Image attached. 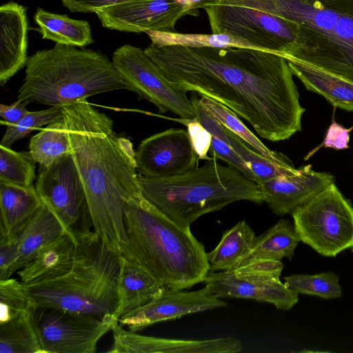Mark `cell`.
Segmentation results:
<instances>
[{
	"label": "cell",
	"mask_w": 353,
	"mask_h": 353,
	"mask_svg": "<svg viewBox=\"0 0 353 353\" xmlns=\"http://www.w3.org/2000/svg\"><path fill=\"white\" fill-rule=\"evenodd\" d=\"M333 183L332 174L315 171L307 165L293 174L280 175L258 185L263 202L273 213L283 216L292 213Z\"/></svg>",
	"instance_id": "cell-18"
},
{
	"label": "cell",
	"mask_w": 353,
	"mask_h": 353,
	"mask_svg": "<svg viewBox=\"0 0 353 353\" xmlns=\"http://www.w3.org/2000/svg\"><path fill=\"white\" fill-rule=\"evenodd\" d=\"M137 170L143 176L164 178L183 174L199 157L187 130L169 128L143 139L136 150Z\"/></svg>",
	"instance_id": "cell-15"
},
{
	"label": "cell",
	"mask_w": 353,
	"mask_h": 353,
	"mask_svg": "<svg viewBox=\"0 0 353 353\" xmlns=\"http://www.w3.org/2000/svg\"><path fill=\"white\" fill-rule=\"evenodd\" d=\"M119 90L130 88L105 54L57 43L28 57L17 100L63 107Z\"/></svg>",
	"instance_id": "cell-5"
},
{
	"label": "cell",
	"mask_w": 353,
	"mask_h": 353,
	"mask_svg": "<svg viewBox=\"0 0 353 353\" xmlns=\"http://www.w3.org/2000/svg\"><path fill=\"white\" fill-rule=\"evenodd\" d=\"M143 196L181 227L239 201L263 202L259 185L212 158L183 174L164 178L138 175Z\"/></svg>",
	"instance_id": "cell-6"
},
{
	"label": "cell",
	"mask_w": 353,
	"mask_h": 353,
	"mask_svg": "<svg viewBox=\"0 0 353 353\" xmlns=\"http://www.w3.org/2000/svg\"><path fill=\"white\" fill-rule=\"evenodd\" d=\"M112 61L130 90L153 103L160 113L171 112L184 120L196 119L187 92L172 83L144 50L125 44L115 50Z\"/></svg>",
	"instance_id": "cell-13"
},
{
	"label": "cell",
	"mask_w": 353,
	"mask_h": 353,
	"mask_svg": "<svg viewBox=\"0 0 353 353\" xmlns=\"http://www.w3.org/2000/svg\"><path fill=\"white\" fill-rule=\"evenodd\" d=\"M110 353H237L242 343L232 336L187 340L145 336L130 331L116 321L112 327Z\"/></svg>",
	"instance_id": "cell-17"
},
{
	"label": "cell",
	"mask_w": 353,
	"mask_h": 353,
	"mask_svg": "<svg viewBox=\"0 0 353 353\" xmlns=\"http://www.w3.org/2000/svg\"><path fill=\"white\" fill-rule=\"evenodd\" d=\"M94 13L103 27L123 32H175L176 21L198 11L183 0H137L102 8Z\"/></svg>",
	"instance_id": "cell-14"
},
{
	"label": "cell",
	"mask_w": 353,
	"mask_h": 353,
	"mask_svg": "<svg viewBox=\"0 0 353 353\" xmlns=\"http://www.w3.org/2000/svg\"><path fill=\"white\" fill-rule=\"evenodd\" d=\"M71 144L63 117L52 122L32 137L29 152L41 167L49 166L71 154Z\"/></svg>",
	"instance_id": "cell-29"
},
{
	"label": "cell",
	"mask_w": 353,
	"mask_h": 353,
	"mask_svg": "<svg viewBox=\"0 0 353 353\" xmlns=\"http://www.w3.org/2000/svg\"><path fill=\"white\" fill-rule=\"evenodd\" d=\"M19 260L17 239H8L0 234V280L11 278L20 270Z\"/></svg>",
	"instance_id": "cell-36"
},
{
	"label": "cell",
	"mask_w": 353,
	"mask_h": 353,
	"mask_svg": "<svg viewBox=\"0 0 353 353\" xmlns=\"http://www.w3.org/2000/svg\"><path fill=\"white\" fill-rule=\"evenodd\" d=\"M303 243L324 256L353 251V206L334 183L292 212Z\"/></svg>",
	"instance_id": "cell-8"
},
{
	"label": "cell",
	"mask_w": 353,
	"mask_h": 353,
	"mask_svg": "<svg viewBox=\"0 0 353 353\" xmlns=\"http://www.w3.org/2000/svg\"><path fill=\"white\" fill-rule=\"evenodd\" d=\"M0 353H44L30 310L0 324Z\"/></svg>",
	"instance_id": "cell-30"
},
{
	"label": "cell",
	"mask_w": 353,
	"mask_h": 353,
	"mask_svg": "<svg viewBox=\"0 0 353 353\" xmlns=\"http://www.w3.org/2000/svg\"><path fill=\"white\" fill-rule=\"evenodd\" d=\"M63 117V107L59 106H50L45 110L29 112L18 123L6 125V130L0 145L10 147L14 142L27 137L41 126Z\"/></svg>",
	"instance_id": "cell-33"
},
{
	"label": "cell",
	"mask_w": 353,
	"mask_h": 353,
	"mask_svg": "<svg viewBox=\"0 0 353 353\" xmlns=\"http://www.w3.org/2000/svg\"><path fill=\"white\" fill-rule=\"evenodd\" d=\"M199 103L223 126L237 135L254 151L275 163L294 166L292 162L285 155L269 149L228 108L202 96L199 98Z\"/></svg>",
	"instance_id": "cell-28"
},
{
	"label": "cell",
	"mask_w": 353,
	"mask_h": 353,
	"mask_svg": "<svg viewBox=\"0 0 353 353\" xmlns=\"http://www.w3.org/2000/svg\"><path fill=\"white\" fill-rule=\"evenodd\" d=\"M29 103L17 100L11 105H0V116L6 125L18 123L30 111L26 108Z\"/></svg>",
	"instance_id": "cell-40"
},
{
	"label": "cell",
	"mask_w": 353,
	"mask_h": 353,
	"mask_svg": "<svg viewBox=\"0 0 353 353\" xmlns=\"http://www.w3.org/2000/svg\"><path fill=\"white\" fill-rule=\"evenodd\" d=\"M245 221H239L222 235L217 245L207 252L210 272H232L251 251L256 239Z\"/></svg>",
	"instance_id": "cell-24"
},
{
	"label": "cell",
	"mask_w": 353,
	"mask_h": 353,
	"mask_svg": "<svg viewBox=\"0 0 353 353\" xmlns=\"http://www.w3.org/2000/svg\"><path fill=\"white\" fill-rule=\"evenodd\" d=\"M299 25L296 43L284 57L353 83V0H230Z\"/></svg>",
	"instance_id": "cell-4"
},
{
	"label": "cell",
	"mask_w": 353,
	"mask_h": 353,
	"mask_svg": "<svg viewBox=\"0 0 353 353\" xmlns=\"http://www.w3.org/2000/svg\"><path fill=\"white\" fill-rule=\"evenodd\" d=\"M144 52L177 88L223 104L265 139L284 141L301 130L305 110L288 61L279 54L152 41Z\"/></svg>",
	"instance_id": "cell-1"
},
{
	"label": "cell",
	"mask_w": 353,
	"mask_h": 353,
	"mask_svg": "<svg viewBox=\"0 0 353 353\" xmlns=\"http://www.w3.org/2000/svg\"><path fill=\"white\" fill-rule=\"evenodd\" d=\"M203 9L212 34L228 36L247 48L285 57L296 43L299 25L284 18L246 6L212 4Z\"/></svg>",
	"instance_id": "cell-9"
},
{
	"label": "cell",
	"mask_w": 353,
	"mask_h": 353,
	"mask_svg": "<svg viewBox=\"0 0 353 353\" xmlns=\"http://www.w3.org/2000/svg\"><path fill=\"white\" fill-rule=\"evenodd\" d=\"M63 232L65 230L60 221L43 204L17 237L20 270L28 265L43 247Z\"/></svg>",
	"instance_id": "cell-25"
},
{
	"label": "cell",
	"mask_w": 353,
	"mask_h": 353,
	"mask_svg": "<svg viewBox=\"0 0 353 353\" xmlns=\"http://www.w3.org/2000/svg\"><path fill=\"white\" fill-rule=\"evenodd\" d=\"M120 265V255L94 232L77 243L74 263L67 273L22 285L32 307H52L113 317L118 303Z\"/></svg>",
	"instance_id": "cell-7"
},
{
	"label": "cell",
	"mask_w": 353,
	"mask_h": 353,
	"mask_svg": "<svg viewBox=\"0 0 353 353\" xmlns=\"http://www.w3.org/2000/svg\"><path fill=\"white\" fill-rule=\"evenodd\" d=\"M72 12H95L97 10L137 0H61Z\"/></svg>",
	"instance_id": "cell-39"
},
{
	"label": "cell",
	"mask_w": 353,
	"mask_h": 353,
	"mask_svg": "<svg viewBox=\"0 0 353 353\" xmlns=\"http://www.w3.org/2000/svg\"><path fill=\"white\" fill-rule=\"evenodd\" d=\"M77 243L65 232L43 247L26 267L17 272L19 281L30 284L52 279L72 267Z\"/></svg>",
	"instance_id": "cell-20"
},
{
	"label": "cell",
	"mask_w": 353,
	"mask_h": 353,
	"mask_svg": "<svg viewBox=\"0 0 353 353\" xmlns=\"http://www.w3.org/2000/svg\"><path fill=\"white\" fill-rule=\"evenodd\" d=\"M227 306L225 301L211 294L205 287L186 291L163 286L150 301L127 313L117 322L138 332L155 323Z\"/></svg>",
	"instance_id": "cell-16"
},
{
	"label": "cell",
	"mask_w": 353,
	"mask_h": 353,
	"mask_svg": "<svg viewBox=\"0 0 353 353\" xmlns=\"http://www.w3.org/2000/svg\"><path fill=\"white\" fill-rule=\"evenodd\" d=\"M210 154L214 159H219L230 166L236 169L249 179L256 183V179L243 160L225 142L213 137L210 148Z\"/></svg>",
	"instance_id": "cell-35"
},
{
	"label": "cell",
	"mask_w": 353,
	"mask_h": 353,
	"mask_svg": "<svg viewBox=\"0 0 353 353\" xmlns=\"http://www.w3.org/2000/svg\"><path fill=\"white\" fill-rule=\"evenodd\" d=\"M43 204L35 186L27 188L0 182V234L8 239H17Z\"/></svg>",
	"instance_id": "cell-21"
},
{
	"label": "cell",
	"mask_w": 353,
	"mask_h": 353,
	"mask_svg": "<svg viewBox=\"0 0 353 353\" xmlns=\"http://www.w3.org/2000/svg\"><path fill=\"white\" fill-rule=\"evenodd\" d=\"M36 163L30 152H17L0 145V182L34 187Z\"/></svg>",
	"instance_id": "cell-31"
},
{
	"label": "cell",
	"mask_w": 353,
	"mask_h": 353,
	"mask_svg": "<svg viewBox=\"0 0 353 353\" xmlns=\"http://www.w3.org/2000/svg\"><path fill=\"white\" fill-rule=\"evenodd\" d=\"M126 240L119 255L149 273L161 286L185 290L210 271L203 243L143 195L125 205Z\"/></svg>",
	"instance_id": "cell-3"
},
{
	"label": "cell",
	"mask_w": 353,
	"mask_h": 353,
	"mask_svg": "<svg viewBox=\"0 0 353 353\" xmlns=\"http://www.w3.org/2000/svg\"><path fill=\"white\" fill-rule=\"evenodd\" d=\"M26 9L15 2L0 7V84L3 85L28 61Z\"/></svg>",
	"instance_id": "cell-19"
},
{
	"label": "cell",
	"mask_w": 353,
	"mask_h": 353,
	"mask_svg": "<svg viewBox=\"0 0 353 353\" xmlns=\"http://www.w3.org/2000/svg\"><path fill=\"white\" fill-rule=\"evenodd\" d=\"M353 129L345 128L336 121H333L330 125L323 142L305 157L307 159L314 154L320 148H331L335 150H344L349 147L350 132Z\"/></svg>",
	"instance_id": "cell-38"
},
{
	"label": "cell",
	"mask_w": 353,
	"mask_h": 353,
	"mask_svg": "<svg viewBox=\"0 0 353 353\" xmlns=\"http://www.w3.org/2000/svg\"><path fill=\"white\" fill-rule=\"evenodd\" d=\"M63 111L94 230L119 254L126 240L125 205L142 196L136 151L130 139L114 132L112 119L87 99L63 106Z\"/></svg>",
	"instance_id": "cell-2"
},
{
	"label": "cell",
	"mask_w": 353,
	"mask_h": 353,
	"mask_svg": "<svg viewBox=\"0 0 353 353\" xmlns=\"http://www.w3.org/2000/svg\"><path fill=\"white\" fill-rule=\"evenodd\" d=\"M184 123L187 125V130L199 159L206 161L212 159V157L208 156V152H210L212 135L196 119L185 120Z\"/></svg>",
	"instance_id": "cell-37"
},
{
	"label": "cell",
	"mask_w": 353,
	"mask_h": 353,
	"mask_svg": "<svg viewBox=\"0 0 353 353\" xmlns=\"http://www.w3.org/2000/svg\"><path fill=\"white\" fill-rule=\"evenodd\" d=\"M34 19L43 39L80 48L94 42L87 21L72 19L67 15L52 13L41 8L37 9Z\"/></svg>",
	"instance_id": "cell-26"
},
{
	"label": "cell",
	"mask_w": 353,
	"mask_h": 353,
	"mask_svg": "<svg viewBox=\"0 0 353 353\" xmlns=\"http://www.w3.org/2000/svg\"><path fill=\"white\" fill-rule=\"evenodd\" d=\"M34 186L43 203L76 243L94 234L84 188L71 154L41 167Z\"/></svg>",
	"instance_id": "cell-10"
},
{
	"label": "cell",
	"mask_w": 353,
	"mask_h": 353,
	"mask_svg": "<svg viewBox=\"0 0 353 353\" xmlns=\"http://www.w3.org/2000/svg\"><path fill=\"white\" fill-rule=\"evenodd\" d=\"M300 241L291 223L288 220L281 219L256 237L251 251L240 265L260 260L281 261L283 258L292 260Z\"/></svg>",
	"instance_id": "cell-27"
},
{
	"label": "cell",
	"mask_w": 353,
	"mask_h": 353,
	"mask_svg": "<svg viewBox=\"0 0 353 353\" xmlns=\"http://www.w3.org/2000/svg\"><path fill=\"white\" fill-rule=\"evenodd\" d=\"M285 284L298 294L316 296L325 299L342 296L339 278L332 272L316 274H292L285 276Z\"/></svg>",
	"instance_id": "cell-32"
},
{
	"label": "cell",
	"mask_w": 353,
	"mask_h": 353,
	"mask_svg": "<svg viewBox=\"0 0 353 353\" xmlns=\"http://www.w3.org/2000/svg\"><path fill=\"white\" fill-rule=\"evenodd\" d=\"M120 259L118 303L113 315L116 321L127 313L148 303L163 287L139 265L121 256Z\"/></svg>",
	"instance_id": "cell-22"
},
{
	"label": "cell",
	"mask_w": 353,
	"mask_h": 353,
	"mask_svg": "<svg viewBox=\"0 0 353 353\" xmlns=\"http://www.w3.org/2000/svg\"><path fill=\"white\" fill-rule=\"evenodd\" d=\"M286 59L292 74L308 90L322 95L335 108L353 111V83L303 62Z\"/></svg>",
	"instance_id": "cell-23"
},
{
	"label": "cell",
	"mask_w": 353,
	"mask_h": 353,
	"mask_svg": "<svg viewBox=\"0 0 353 353\" xmlns=\"http://www.w3.org/2000/svg\"><path fill=\"white\" fill-rule=\"evenodd\" d=\"M31 317L44 353H95L116 321L52 307H32Z\"/></svg>",
	"instance_id": "cell-12"
},
{
	"label": "cell",
	"mask_w": 353,
	"mask_h": 353,
	"mask_svg": "<svg viewBox=\"0 0 353 353\" xmlns=\"http://www.w3.org/2000/svg\"><path fill=\"white\" fill-rule=\"evenodd\" d=\"M31 307L20 281L12 277L0 280V324L10 321Z\"/></svg>",
	"instance_id": "cell-34"
},
{
	"label": "cell",
	"mask_w": 353,
	"mask_h": 353,
	"mask_svg": "<svg viewBox=\"0 0 353 353\" xmlns=\"http://www.w3.org/2000/svg\"><path fill=\"white\" fill-rule=\"evenodd\" d=\"M281 261L260 260L240 265L232 272H210L203 280L212 295L251 299L289 310L299 301V294L280 280Z\"/></svg>",
	"instance_id": "cell-11"
}]
</instances>
